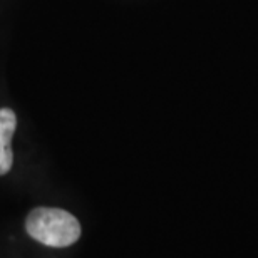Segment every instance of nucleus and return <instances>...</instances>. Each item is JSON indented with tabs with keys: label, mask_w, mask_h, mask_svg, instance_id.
<instances>
[{
	"label": "nucleus",
	"mask_w": 258,
	"mask_h": 258,
	"mask_svg": "<svg viewBox=\"0 0 258 258\" xmlns=\"http://www.w3.org/2000/svg\"><path fill=\"white\" fill-rule=\"evenodd\" d=\"M17 127V117L15 112L9 107L0 109V176L7 174L12 168L14 154L10 149V141Z\"/></svg>",
	"instance_id": "obj_2"
},
{
	"label": "nucleus",
	"mask_w": 258,
	"mask_h": 258,
	"mask_svg": "<svg viewBox=\"0 0 258 258\" xmlns=\"http://www.w3.org/2000/svg\"><path fill=\"white\" fill-rule=\"evenodd\" d=\"M27 233L40 243L64 248L74 245L81 236V225L74 215L59 208H35L25 221Z\"/></svg>",
	"instance_id": "obj_1"
}]
</instances>
